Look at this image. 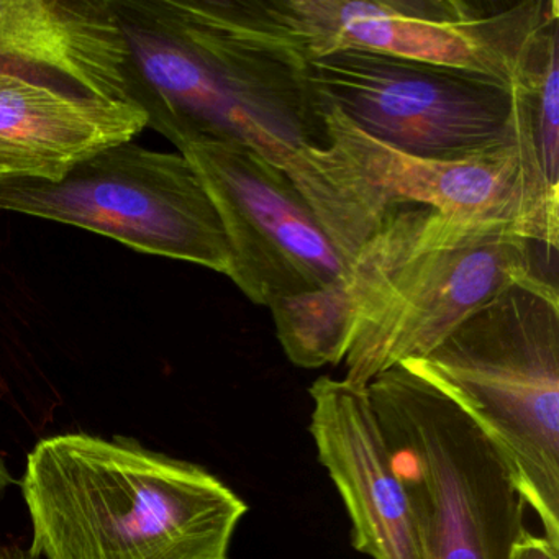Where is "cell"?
Masks as SVG:
<instances>
[{
  "instance_id": "cell-1",
  "label": "cell",
  "mask_w": 559,
  "mask_h": 559,
  "mask_svg": "<svg viewBox=\"0 0 559 559\" xmlns=\"http://www.w3.org/2000/svg\"><path fill=\"white\" fill-rule=\"evenodd\" d=\"M129 48L130 106L176 148L241 143L287 178L325 145L306 60L235 0H110Z\"/></svg>"
},
{
  "instance_id": "cell-2",
  "label": "cell",
  "mask_w": 559,
  "mask_h": 559,
  "mask_svg": "<svg viewBox=\"0 0 559 559\" xmlns=\"http://www.w3.org/2000/svg\"><path fill=\"white\" fill-rule=\"evenodd\" d=\"M21 486L45 559H228L248 513L204 467L120 437L45 438Z\"/></svg>"
},
{
  "instance_id": "cell-3",
  "label": "cell",
  "mask_w": 559,
  "mask_h": 559,
  "mask_svg": "<svg viewBox=\"0 0 559 559\" xmlns=\"http://www.w3.org/2000/svg\"><path fill=\"white\" fill-rule=\"evenodd\" d=\"M535 245L509 224L397 209L338 281L312 293L320 320L353 336L343 379L368 388L392 366L425 358L490 297L538 274Z\"/></svg>"
},
{
  "instance_id": "cell-4",
  "label": "cell",
  "mask_w": 559,
  "mask_h": 559,
  "mask_svg": "<svg viewBox=\"0 0 559 559\" xmlns=\"http://www.w3.org/2000/svg\"><path fill=\"white\" fill-rule=\"evenodd\" d=\"M320 109L325 145L300 153L293 185L346 263L408 205L509 224L558 250L559 191L543 176L533 136L467 158H420L372 139L335 107Z\"/></svg>"
},
{
  "instance_id": "cell-5",
  "label": "cell",
  "mask_w": 559,
  "mask_h": 559,
  "mask_svg": "<svg viewBox=\"0 0 559 559\" xmlns=\"http://www.w3.org/2000/svg\"><path fill=\"white\" fill-rule=\"evenodd\" d=\"M408 365L463 405L559 548V296L542 274L510 284Z\"/></svg>"
},
{
  "instance_id": "cell-6",
  "label": "cell",
  "mask_w": 559,
  "mask_h": 559,
  "mask_svg": "<svg viewBox=\"0 0 559 559\" xmlns=\"http://www.w3.org/2000/svg\"><path fill=\"white\" fill-rule=\"evenodd\" d=\"M407 490L421 559H509L526 503L460 402L408 362L368 385Z\"/></svg>"
},
{
  "instance_id": "cell-7",
  "label": "cell",
  "mask_w": 559,
  "mask_h": 559,
  "mask_svg": "<svg viewBox=\"0 0 559 559\" xmlns=\"http://www.w3.org/2000/svg\"><path fill=\"white\" fill-rule=\"evenodd\" d=\"M254 25L304 60L366 50L522 80L536 38L558 21L556 0H238Z\"/></svg>"
},
{
  "instance_id": "cell-8",
  "label": "cell",
  "mask_w": 559,
  "mask_h": 559,
  "mask_svg": "<svg viewBox=\"0 0 559 559\" xmlns=\"http://www.w3.org/2000/svg\"><path fill=\"white\" fill-rule=\"evenodd\" d=\"M306 71L320 106L408 155L461 159L535 139L522 83L366 50L309 58Z\"/></svg>"
},
{
  "instance_id": "cell-9",
  "label": "cell",
  "mask_w": 559,
  "mask_h": 559,
  "mask_svg": "<svg viewBox=\"0 0 559 559\" xmlns=\"http://www.w3.org/2000/svg\"><path fill=\"white\" fill-rule=\"evenodd\" d=\"M0 211L47 218L112 238L140 253L188 261L231 277L217 209L181 153L135 142L100 150L58 181L0 178Z\"/></svg>"
},
{
  "instance_id": "cell-10",
  "label": "cell",
  "mask_w": 559,
  "mask_h": 559,
  "mask_svg": "<svg viewBox=\"0 0 559 559\" xmlns=\"http://www.w3.org/2000/svg\"><path fill=\"white\" fill-rule=\"evenodd\" d=\"M204 182L230 247V280L258 306L335 283L348 263L299 189L241 143L179 148Z\"/></svg>"
},
{
  "instance_id": "cell-11",
  "label": "cell",
  "mask_w": 559,
  "mask_h": 559,
  "mask_svg": "<svg viewBox=\"0 0 559 559\" xmlns=\"http://www.w3.org/2000/svg\"><path fill=\"white\" fill-rule=\"evenodd\" d=\"M309 394V431L352 520L353 548L371 559H421L411 500L368 388L320 376Z\"/></svg>"
},
{
  "instance_id": "cell-12",
  "label": "cell",
  "mask_w": 559,
  "mask_h": 559,
  "mask_svg": "<svg viewBox=\"0 0 559 559\" xmlns=\"http://www.w3.org/2000/svg\"><path fill=\"white\" fill-rule=\"evenodd\" d=\"M148 127L130 104L81 96L0 63V178L58 181Z\"/></svg>"
},
{
  "instance_id": "cell-13",
  "label": "cell",
  "mask_w": 559,
  "mask_h": 559,
  "mask_svg": "<svg viewBox=\"0 0 559 559\" xmlns=\"http://www.w3.org/2000/svg\"><path fill=\"white\" fill-rule=\"evenodd\" d=\"M0 63L81 96L129 104V48L110 0H0Z\"/></svg>"
},
{
  "instance_id": "cell-14",
  "label": "cell",
  "mask_w": 559,
  "mask_h": 559,
  "mask_svg": "<svg viewBox=\"0 0 559 559\" xmlns=\"http://www.w3.org/2000/svg\"><path fill=\"white\" fill-rule=\"evenodd\" d=\"M520 83L528 93L543 176L559 191V19L536 38Z\"/></svg>"
},
{
  "instance_id": "cell-15",
  "label": "cell",
  "mask_w": 559,
  "mask_h": 559,
  "mask_svg": "<svg viewBox=\"0 0 559 559\" xmlns=\"http://www.w3.org/2000/svg\"><path fill=\"white\" fill-rule=\"evenodd\" d=\"M509 559H559V548L545 536L523 530L510 549Z\"/></svg>"
},
{
  "instance_id": "cell-16",
  "label": "cell",
  "mask_w": 559,
  "mask_h": 559,
  "mask_svg": "<svg viewBox=\"0 0 559 559\" xmlns=\"http://www.w3.org/2000/svg\"><path fill=\"white\" fill-rule=\"evenodd\" d=\"M0 559H38L32 549L19 545H0Z\"/></svg>"
},
{
  "instance_id": "cell-17",
  "label": "cell",
  "mask_w": 559,
  "mask_h": 559,
  "mask_svg": "<svg viewBox=\"0 0 559 559\" xmlns=\"http://www.w3.org/2000/svg\"><path fill=\"white\" fill-rule=\"evenodd\" d=\"M12 483L11 474L5 469L4 463L0 460V492Z\"/></svg>"
}]
</instances>
